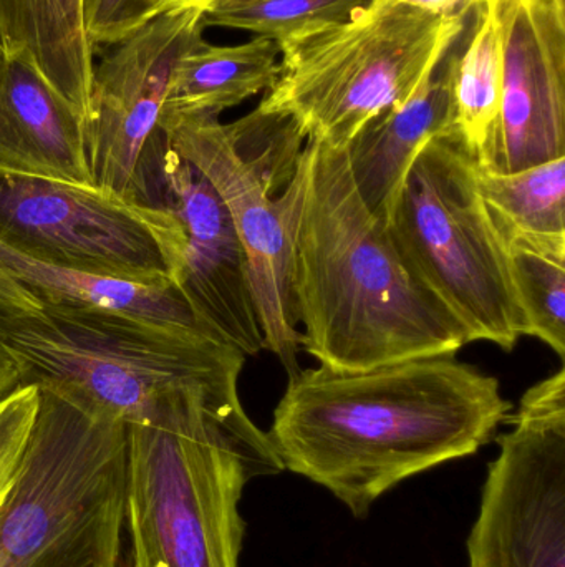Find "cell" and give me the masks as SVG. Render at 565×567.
I'll use <instances>...</instances> for the list:
<instances>
[{
	"mask_svg": "<svg viewBox=\"0 0 565 567\" xmlns=\"http://www.w3.org/2000/svg\"><path fill=\"white\" fill-rule=\"evenodd\" d=\"M511 409L500 380L457 353L358 372L318 365L289 375L268 436L282 468L365 518L405 480L480 452Z\"/></svg>",
	"mask_w": 565,
	"mask_h": 567,
	"instance_id": "cell-1",
	"label": "cell"
},
{
	"mask_svg": "<svg viewBox=\"0 0 565 567\" xmlns=\"http://www.w3.org/2000/svg\"><path fill=\"white\" fill-rule=\"evenodd\" d=\"M292 293L301 347L328 369L358 372L458 353L463 327L415 278L387 226L365 205L345 148L305 140L292 228Z\"/></svg>",
	"mask_w": 565,
	"mask_h": 567,
	"instance_id": "cell-2",
	"label": "cell"
},
{
	"mask_svg": "<svg viewBox=\"0 0 565 567\" xmlns=\"http://www.w3.org/2000/svg\"><path fill=\"white\" fill-rule=\"evenodd\" d=\"M0 346L19 365V386L98 419L165 425L198 409L248 415L238 392L244 353L206 333L42 303L0 312Z\"/></svg>",
	"mask_w": 565,
	"mask_h": 567,
	"instance_id": "cell-3",
	"label": "cell"
},
{
	"mask_svg": "<svg viewBox=\"0 0 565 567\" xmlns=\"http://www.w3.org/2000/svg\"><path fill=\"white\" fill-rule=\"evenodd\" d=\"M126 426L123 567H239L242 493L284 472L268 433L211 409Z\"/></svg>",
	"mask_w": 565,
	"mask_h": 567,
	"instance_id": "cell-4",
	"label": "cell"
},
{
	"mask_svg": "<svg viewBox=\"0 0 565 567\" xmlns=\"http://www.w3.org/2000/svg\"><path fill=\"white\" fill-rule=\"evenodd\" d=\"M128 426L39 390L19 472L0 506V567H123Z\"/></svg>",
	"mask_w": 565,
	"mask_h": 567,
	"instance_id": "cell-5",
	"label": "cell"
},
{
	"mask_svg": "<svg viewBox=\"0 0 565 567\" xmlns=\"http://www.w3.org/2000/svg\"><path fill=\"white\" fill-rule=\"evenodd\" d=\"M467 19L377 0L352 22L282 43L278 80L258 109L294 120L305 140L345 148L420 89Z\"/></svg>",
	"mask_w": 565,
	"mask_h": 567,
	"instance_id": "cell-6",
	"label": "cell"
},
{
	"mask_svg": "<svg viewBox=\"0 0 565 567\" xmlns=\"http://www.w3.org/2000/svg\"><path fill=\"white\" fill-rule=\"evenodd\" d=\"M161 126L224 203L244 249L265 350L291 375L301 369L292 228L304 186V135L289 116L259 109L228 125L219 116H175Z\"/></svg>",
	"mask_w": 565,
	"mask_h": 567,
	"instance_id": "cell-7",
	"label": "cell"
},
{
	"mask_svg": "<svg viewBox=\"0 0 565 567\" xmlns=\"http://www.w3.org/2000/svg\"><path fill=\"white\" fill-rule=\"evenodd\" d=\"M401 258L467 333L511 352L526 336L504 239L477 182V162L454 133L421 148L387 223Z\"/></svg>",
	"mask_w": 565,
	"mask_h": 567,
	"instance_id": "cell-8",
	"label": "cell"
},
{
	"mask_svg": "<svg viewBox=\"0 0 565 567\" xmlns=\"http://www.w3.org/2000/svg\"><path fill=\"white\" fill-rule=\"evenodd\" d=\"M0 245L53 268L172 282L181 228L168 209L129 205L96 186L0 172Z\"/></svg>",
	"mask_w": 565,
	"mask_h": 567,
	"instance_id": "cell-9",
	"label": "cell"
},
{
	"mask_svg": "<svg viewBox=\"0 0 565 567\" xmlns=\"http://www.w3.org/2000/svg\"><path fill=\"white\" fill-rule=\"evenodd\" d=\"M202 12L159 13L93 70L90 173L96 188L129 205L165 209L169 140L161 112L176 63L202 39Z\"/></svg>",
	"mask_w": 565,
	"mask_h": 567,
	"instance_id": "cell-10",
	"label": "cell"
},
{
	"mask_svg": "<svg viewBox=\"0 0 565 567\" xmlns=\"http://www.w3.org/2000/svg\"><path fill=\"white\" fill-rule=\"evenodd\" d=\"M498 442L468 538L470 567H565L564 367L524 393Z\"/></svg>",
	"mask_w": 565,
	"mask_h": 567,
	"instance_id": "cell-11",
	"label": "cell"
},
{
	"mask_svg": "<svg viewBox=\"0 0 565 567\" xmlns=\"http://www.w3.org/2000/svg\"><path fill=\"white\" fill-rule=\"evenodd\" d=\"M503 86L483 168L514 173L565 156V0H496Z\"/></svg>",
	"mask_w": 565,
	"mask_h": 567,
	"instance_id": "cell-12",
	"label": "cell"
},
{
	"mask_svg": "<svg viewBox=\"0 0 565 567\" xmlns=\"http://www.w3.org/2000/svg\"><path fill=\"white\" fill-rule=\"evenodd\" d=\"M168 209L181 228L175 286L199 322L245 357L265 350L248 261L224 203L188 159L169 145L165 165Z\"/></svg>",
	"mask_w": 565,
	"mask_h": 567,
	"instance_id": "cell-13",
	"label": "cell"
},
{
	"mask_svg": "<svg viewBox=\"0 0 565 567\" xmlns=\"http://www.w3.org/2000/svg\"><path fill=\"white\" fill-rule=\"evenodd\" d=\"M0 172L95 186L82 113L27 53L2 45Z\"/></svg>",
	"mask_w": 565,
	"mask_h": 567,
	"instance_id": "cell-14",
	"label": "cell"
},
{
	"mask_svg": "<svg viewBox=\"0 0 565 567\" xmlns=\"http://www.w3.org/2000/svg\"><path fill=\"white\" fill-rule=\"evenodd\" d=\"M451 50L407 102L375 116L345 146L355 186L385 226L421 148L431 138L454 133Z\"/></svg>",
	"mask_w": 565,
	"mask_h": 567,
	"instance_id": "cell-15",
	"label": "cell"
},
{
	"mask_svg": "<svg viewBox=\"0 0 565 567\" xmlns=\"http://www.w3.org/2000/svg\"><path fill=\"white\" fill-rule=\"evenodd\" d=\"M0 268L40 303L123 317L169 329L191 330L218 339L199 322L172 282H135L53 268L15 255L2 245Z\"/></svg>",
	"mask_w": 565,
	"mask_h": 567,
	"instance_id": "cell-16",
	"label": "cell"
},
{
	"mask_svg": "<svg viewBox=\"0 0 565 567\" xmlns=\"http://www.w3.org/2000/svg\"><path fill=\"white\" fill-rule=\"evenodd\" d=\"M0 45L27 53L88 122L96 49L82 0H0Z\"/></svg>",
	"mask_w": 565,
	"mask_h": 567,
	"instance_id": "cell-17",
	"label": "cell"
},
{
	"mask_svg": "<svg viewBox=\"0 0 565 567\" xmlns=\"http://www.w3.org/2000/svg\"><path fill=\"white\" fill-rule=\"evenodd\" d=\"M279 62L281 47L264 37L232 47L199 40L176 63L161 122L175 116H221L271 89L279 76Z\"/></svg>",
	"mask_w": 565,
	"mask_h": 567,
	"instance_id": "cell-18",
	"label": "cell"
},
{
	"mask_svg": "<svg viewBox=\"0 0 565 567\" xmlns=\"http://www.w3.org/2000/svg\"><path fill=\"white\" fill-rule=\"evenodd\" d=\"M474 12L470 35L451 50V112L454 135L484 165L500 116L503 29L496 0H483Z\"/></svg>",
	"mask_w": 565,
	"mask_h": 567,
	"instance_id": "cell-19",
	"label": "cell"
},
{
	"mask_svg": "<svg viewBox=\"0 0 565 567\" xmlns=\"http://www.w3.org/2000/svg\"><path fill=\"white\" fill-rule=\"evenodd\" d=\"M511 282L523 310L526 336L565 357V233L504 238Z\"/></svg>",
	"mask_w": 565,
	"mask_h": 567,
	"instance_id": "cell-20",
	"label": "cell"
},
{
	"mask_svg": "<svg viewBox=\"0 0 565 567\" xmlns=\"http://www.w3.org/2000/svg\"><path fill=\"white\" fill-rule=\"evenodd\" d=\"M477 182L501 238L565 233V156L506 175L477 163Z\"/></svg>",
	"mask_w": 565,
	"mask_h": 567,
	"instance_id": "cell-21",
	"label": "cell"
},
{
	"mask_svg": "<svg viewBox=\"0 0 565 567\" xmlns=\"http://www.w3.org/2000/svg\"><path fill=\"white\" fill-rule=\"evenodd\" d=\"M377 0H215L205 27L248 30L279 47L360 17Z\"/></svg>",
	"mask_w": 565,
	"mask_h": 567,
	"instance_id": "cell-22",
	"label": "cell"
},
{
	"mask_svg": "<svg viewBox=\"0 0 565 567\" xmlns=\"http://www.w3.org/2000/svg\"><path fill=\"white\" fill-rule=\"evenodd\" d=\"M39 410V389L19 386L0 399V506L19 472Z\"/></svg>",
	"mask_w": 565,
	"mask_h": 567,
	"instance_id": "cell-23",
	"label": "cell"
},
{
	"mask_svg": "<svg viewBox=\"0 0 565 567\" xmlns=\"http://www.w3.org/2000/svg\"><path fill=\"white\" fill-rule=\"evenodd\" d=\"M83 22L93 47H113L159 16L158 0H82Z\"/></svg>",
	"mask_w": 565,
	"mask_h": 567,
	"instance_id": "cell-24",
	"label": "cell"
},
{
	"mask_svg": "<svg viewBox=\"0 0 565 567\" xmlns=\"http://www.w3.org/2000/svg\"><path fill=\"white\" fill-rule=\"evenodd\" d=\"M42 303L0 268V312L39 310Z\"/></svg>",
	"mask_w": 565,
	"mask_h": 567,
	"instance_id": "cell-25",
	"label": "cell"
},
{
	"mask_svg": "<svg viewBox=\"0 0 565 567\" xmlns=\"http://www.w3.org/2000/svg\"><path fill=\"white\" fill-rule=\"evenodd\" d=\"M425 12L447 17H468L483 0H395Z\"/></svg>",
	"mask_w": 565,
	"mask_h": 567,
	"instance_id": "cell-26",
	"label": "cell"
},
{
	"mask_svg": "<svg viewBox=\"0 0 565 567\" xmlns=\"http://www.w3.org/2000/svg\"><path fill=\"white\" fill-rule=\"evenodd\" d=\"M20 370L13 357L0 346V399L19 389Z\"/></svg>",
	"mask_w": 565,
	"mask_h": 567,
	"instance_id": "cell-27",
	"label": "cell"
},
{
	"mask_svg": "<svg viewBox=\"0 0 565 567\" xmlns=\"http://www.w3.org/2000/svg\"><path fill=\"white\" fill-rule=\"evenodd\" d=\"M215 0H158V12H179V10L201 9L211 6Z\"/></svg>",
	"mask_w": 565,
	"mask_h": 567,
	"instance_id": "cell-28",
	"label": "cell"
}]
</instances>
